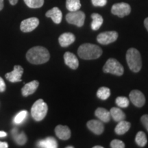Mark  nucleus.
I'll return each mask as SVG.
<instances>
[{
	"label": "nucleus",
	"mask_w": 148,
	"mask_h": 148,
	"mask_svg": "<svg viewBox=\"0 0 148 148\" xmlns=\"http://www.w3.org/2000/svg\"><path fill=\"white\" fill-rule=\"evenodd\" d=\"M64 63L72 69H76L79 66V60L76 56L73 53L67 51L64 54Z\"/></svg>",
	"instance_id": "nucleus-13"
},
{
	"label": "nucleus",
	"mask_w": 148,
	"mask_h": 148,
	"mask_svg": "<svg viewBox=\"0 0 148 148\" xmlns=\"http://www.w3.org/2000/svg\"><path fill=\"white\" fill-rule=\"evenodd\" d=\"M104 73H111L113 75L121 76L123 74L124 69L122 64L114 58H109L103 67Z\"/></svg>",
	"instance_id": "nucleus-5"
},
{
	"label": "nucleus",
	"mask_w": 148,
	"mask_h": 148,
	"mask_svg": "<svg viewBox=\"0 0 148 148\" xmlns=\"http://www.w3.org/2000/svg\"><path fill=\"white\" fill-rule=\"evenodd\" d=\"M3 8V0H0V10H1Z\"/></svg>",
	"instance_id": "nucleus-38"
},
{
	"label": "nucleus",
	"mask_w": 148,
	"mask_h": 148,
	"mask_svg": "<svg viewBox=\"0 0 148 148\" xmlns=\"http://www.w3.org/2000/svg\"><path fill=\"white\" fill-rule=\"evenodd\" d=\"M93 148H103V147L100 145H96V146H94Z\"/></svg>",
	"instance_id": "nucleus-39"
},
{
	"label": "nucleus",
	"mask_w": 148,
	"mask_h": 148,
	"mask_svg": "<svg viewBox=\"0 0 148 148\" xmlns=\"http://www.w3.org/2000/svg\"><path fill=\"white\" fill-rule=\"evenodd\" d=\"M12 134H13V138L14 140L18 145H24L27 141V136L24 132H21L18 134V130L16 128H14L12 131Z\"/></svg>",
	"instance_id": "nucleus-23"
},
{
	"label": "nucleus",
	"mask_w": 148,
	"mask_h": 148,
	"mask_svg": "<svg viewBox=\"0 0 148 148\" xmlns=\"http://www.w3.org/2000/svg\"><path fill=\"white\" fill-rule=\"evenodd\" d=\"M5 90V84L3 79L0 77V92H3Z\"/></svg>",
	"instance_id": "nucleus-33"
},
{
	"label": "nucleus",
	"mask_w": 148,
	"mask_h": 148,
	"mask_svg": "<svg viewBox=\"0 0 148 148\" xmlns=\"http://www.w3.org/2000/svg\"><path fill=\"white\" fill-rule=\"evenodd\" d=\"M24 2L29 8H38L44 4V0H23Z\"/></svg>",
	"instance_id": "nucleus-27"
},
{
	"label": "nucleus",
	"mask_w": 148,
	"mask_h": 148,
	"mask_svg": "<svg viewBox=\"0 0 148 148\" xmlns=\"http://www.w3.org/2000/svg\"><path fill=\"white\" fill-rule=\"evenodd\" d=\"M27 116V112L26 110H22L19 112L14 118V123L15 124H20L23 123L24 120L26 119Z\"/></svg>",
	"instance_id": "nucleus-28"
},
{
	"label": "nucleus",
	"mask_w": 148,
	"mask_h": 148,
	"mask_svg": "<svg viewBox=\"0 0 148 148\" xmlns=\"http://www.w3.org/2000/svg\"><path fill=\"white\" fill-rule=\"evenodd\" d=\"M110 116L113 119L114 121L119 122L122 120H125V114L124 112L122 111L121 109L116 107H113L110 109Z\"/></svg>",
	"instance_id": "nucleus-21"
},
{
	"label": "nucleus",
	"mask_w": 148,
	"mask_h": 148,
	"mask_svg": "<svg viewBox=\"0 0 148 148\" xmlns=\"http://www.w3.org/2000/svg\"><path fill=\"white\" fill-rule=\"evenodd\" d=\"M55 133L57 137L61 140H68L71 135L69 127L66 125H58L56 127Z\"/></svg>",
	"instance_id": "nucleus-14"
},
{
	"label": "nucleus",
	"mask_w": 148,
	"mask_h": 148,
	"mask_svg": "<svg viewBox=\"0 0 148 148\" xmlns=\"http://www.w3.org/2000/svg\"><path fill=\"white\" fill-rule=\"evenodd\" d=\"M8 1H9V2H10V4L12 5L16 4L18 2V0H8Z\"/></svg>",
	"instance_id": "nucleus-36"
},
{
	"label": "nucleus",
	"mask_w": 148,
	"mask_h": 148,
	"mask_svg": "<svg viewBox=\"0 0 148 148\" xmlns=\"http://www.w3.org/2000/svg\"><path fill=\"white\" fill-rule=\"evenodd\" d=\"M110 147L112 148H124L125 144L121 140L114 139L111 141Z\"/></svg>",
	"instance_id": "nucleus-30"
},
{
	"label": "nucleus",
	"mask_w": 148,
	"mask_h": 148,
	"mask_svg": "<svg viewBox=\"0 0 148 148\" xmlns=\"http://www.w3.org/2000/svg\"><path fill=\"white\" fill-rule=\"evenodd\" d=\"M39 24V20L36 17H31L22 21L20 25V29L23 32H32L36 29Z\"/></svg>",
	"instance_id": "nucleus-10"
},
{
	"label": "nucleus",
	"mask_w": 148,
	"mask_h": 148,
	"mask_svg": "<svg viewBox=\"0 0 148 148\" xmlns=\"http://www.w3.org/2000/svg\"><path fill=\"white\" fill-rule=\"evenodd\" d=\"M7 136V133L3 131H0V137H5Z\"/></svg>",
	"instance_id": "nucleus-37"
},
{
	"label": "nucleus",
	"mask_w": 148,
	"mask_h": 148,
	"mask_svg": "<svg viewBox=\"0 0 148 148\" xmlns=\"http://www.w3.org/2000/svg\"><path fill=\"white\" fill-rule=\"evenodd\" d=\"M140 121L148 132V114H144L140 118Z\"/></svg>",
	"instance_id": "nucleus-32"
},
{
	"label": "nucleus",
	"mask_w": 148,
	"mask_h": 148,
	"mask_svg": "<svg viewBox=\"0 0 148 148\" xmlns=\"http://www.w3.org/2000/svg\"><path fill=\"white\" fill-rule=\"evenodd\" d=\"M144 25H145V28L147 29V32H148V17L146 18L145 20H144Z\"/></svg>",
	"instance_id": "nucleus-35"
},
{
	"label": "nucleus",
	"mask_w": 148,
	"mask_h": 148,
	"mask_svg": "<svg viewBox=\"0 0 148 148\" xmlns=\"http://www.w3.org/2000/svg\"><path fill=\"white\" fill-rule=\"evenodd\" d=\"M90 16L92 19L91 25H90L91 29L92 30H97L100 28L101 25H102L103 21V17L100 14L97 13H92Z\"/></svg>",
	"instance_id": "nucleus-22"
},
{
	"label": "nucleus",
	"mask_w": 148,
	"mask_h": 148,
	"mask_svg": "<svg viewBox=\"0 0 148 148\" xmlns=\"http://www.w3.org/2000/svg\"><path fill=\"white\" fill-rule=\"evenodd\" d=\"M131 12V7L127 3H117L114 4L111 8V12L114 15L118 16L120 18H123L130 14Z\"/></svg>",
	"instance_id": "nucleus-7"
},
{
	"label": "nucleus",
	"mask_w": 148,
	"mask_h": 148,
	"mask_svg": "<svg viewBox=\"0 0 148 148\" xmlns=\"http://www.w3.org/2000/svg\"><path fill=\"white\" fill-rule=\"evenodd\" d=\"M39 82L37 80H33L32 82L25 84V86L22 88L21 93L24 97H27L29 95H32L36 91L38 87Z\"/></svg>",
	"instance_id": "nucleus-16"
},
{
	"label": "nucleus",
	"mask_w": 148,
	"mask_h": 148,
	"mask_svg": "<svg viewBox=\"0 0 148 148\" xmlns=\"http://www.w3.org/2000/svg\"><path fill=\"white\" fill-rule=\"evenodd\" d=\"M66 7L69 12L79 10L81 8V3L79 0H66Z\"/></svg>",
	"instance_id": "nucleus-24"
},
{
	"label": "nucleus",
	"mask_w": 148,
	"mask_h": 148,
	"mask_svg": "<svg viewBox=\"0 0 148 148\" xmlns=\"http://www.w3.org/2000/svg\"><path fill=\"white\" fill-rule=\"evenodd\" d=\"M110 95V90L108 88L102 87L99 88L97 92V96L99 99L101 100H106Z\"/></svg>",
	"instance_id": "nucleus-26"
},
{
	"label": "nucleus",
	"mask_w": 148,
	"mask_h": 148,
	"mask_svg": "<svg viewBox=\"0 0 148 148\" xmlns=\"http://www.w3.org/2000/svg\"><path fill=\"white\" fill-rule=\"evenodd\" d=\"M131 127V123L128 121L122 120L118 122V124L116 125L114 132L118 135H123L129 130Z\"/></svg>",
	"instance_id": "nucleus-20"
},
{
	"label": "nucleus",
	"mask_w": 148,
	"mask_h": 148,
	"mask_svg": "<svg viewBox=\"0 0 148 148\" xmlns=\"http://www.w3.org/2000/svg\"><path fill=\"white\" fill-rule=\"evenodd\" d=\"M8 147V143L5 142H1L0 141V148H7Z\"/></svg>",
	"instance_id": "nucleus-34"
},
{
	"label": "nucleus",
	"mask_w": 148,
	"mask_h": 148,
	"mask_svg": "<svg viewBox=\"0 0 148 148\" xmlns=\"http://www.w3.org/2000/svg\"><path fill=\"white\" fill-rule=\"evenodd\" d=\"M135 142L137 144V145L140 147H143L146 145L147 143V138L145 133L143 131H139L137 132L135 137Z\"/></svg>",
	"instance_id": "nucleus-25"
},
{
	"label": "nucleus",
	"mask_w": 148,
	"mask_h": 148,
	"mask_svg": "<svg viewBox=\"0 0 148 148\" xmlns=\"http://www.w3.org/2000/svg\"><path fill=\"white\" fill-rule=\"evenodd\" d=\"M75 37L71 32H65L59 36L58 42L61 47H68L75 41Z\"/></svg>",
	"instance_id": "nucleus-15"
},
{
	"label": "nucleus",
	"mask_w": 148,
	"mask_h": 148,
	"mask_svg": "<svg viewBox=\"0 0 148 148\" xmlns=\"http://www.w3.org/2000/svg\"><path fill=\"white\" fill-rule=\"evenodd\" d=\"M91 2L94 6L103 7L106 5L107 0H91Z\"/></svg>",
	"instance_id": "nucleus-31"
},
{
	"label": "nucleus",
	"mask_w": 148,
	"mask_h": 148,
	"mask_svg": "<svg viewBox=\"0 0 148 148\" xmlns=\"http://www.w3.org/2000/svg\"><path fill=\"white\" fill-rule=\"evenodd\" d=\"M66 148H73V146H67Z\"/></svg>",
	"instance_id": "nucleus-40"
},
{
	"label": "nucleus",
	"mask_w": 148,
	"mask_h": 148,
	"mask_svg": "<svg viewBox=\"0 0 148 148\" xmlns=\"http://www.w3.org/2000/svg\"><path fill=\"white\" fill-rule=\"evenodd\" d=\"M28 62L34 64H40L47 62L50 58L49 51L42 46H36L29 49L26 53Z\"/></svg>",
	"instance_id": "nucleus-1"
},
{
	"label": "nucleus",
	"mask_w": 148,
	"mask_h": 148,
	"mask_svg": "<svg viewBox=\"0 0 148 148\" xmlns=\"http://www.w3.org/2000/svg\"><path fill=\"white\" fill-rule=\"evenodd\" d=\"M78 56L84 60L97 59L102 54V49L97 45L90 43H84L79 46L77 49Z\"/></svg>",
	"instance_id": "nucleus-2"
},
{
	"label": "nucleus",
	"mask_w": 148,
	"mask_h": 148,
	"mask_svg": "<svg viewBox=\"0 0 148 148\" xmlns=\"http://www.w3.org/2000/svg\"><path fill=\"white\" fill-rule=\"evenodd\" d=\"M48 107L47 103L42 99H38L32 105L31 108V114L35 121H40L47 115Z\"/></svg>",
	"instance_id": "nucleus-4"
},
{
	"label": "nucleus",
	"mask_w": 148,
	"mask_h": 148,
	"mask_svg": "<svg viewBox=\"0 0 148 148\" xmlns=\"http://www.w3.org/2000/svg\"><path fill=\"white\" fill-rule=\"evenodd\" d=\"M45 16L47 17L51 18L52 21L56 24L60 23V22L62 21V14L61 10L58 7H54V8L51 9V10H48L46 12Z\"/></svg>",
	"instance_id": "nucleus-17"
},
{
	"label": "nucleus",
	"mask_w": 148,
	"mask_h": 148,
	"mask_svg": "<svg viewBox=\"0 0 148 148\" xmlns=\"http://www.w3.org/2000/svg\"><path fill=\"white\" fill-rule=\"evenodd\" d=\"M37 145L42 148H56L58 147V143L53 137H47L39 140L37 143Z\"/></svg>",
	"instance_id": "nucleus-19"
},
{
	"label": "nucleus",
	"mask_w": 148,
	"mask_h": 148,
	"mask_svg": "<svg viewBox=\"0 0 148 148\" xmlns=\"http://www.w3.org/2000/svg\"><path fill=\"white\" fill-rule=\"evenodd\" d=\"M115 102L119 107H121V108H126L129 106L130 101L127 97H116Z\"/></svg>",
	"instance_id": "nucleus-29"
},
{
	"label": "nucleus",
	"mask_w": 148,
	"mask_h": 148,
	"mask_svg": "<svg viewBox=\"0 0 148 148\" xmlns=\"http://www.w3.org/2000/svg\"><path fill=\"white\" fill-rule=\"evenodd\" d=\"M126 61L131 71L137 73L142 67L141 56L139 51L135 48H130L126 52Z\"/></svg>",
	"instance_id": "nucleus-3"
},
{
	"label": "nucleus",
	"mask_w": 148,
	"mask_h": 148,
	"mask_svg": "<svg viewBox=\"0 0 148 148\" xmlns=\"http://www.w3.org/2000/svg\"><path fill=\"white\" fill-rule=\"evenodd\" d=\"M130 99L135 106L143 107L145 103V97L141 91L138 90H133L130 92Z\"/></svg>",
	"instance_id": "nucleus-9"
},
{
	"label": "nucleus",
	"mask_w": 148,
	"mask_h": 148,
	"mask_svg": "<svg viewBox=\"0 0 148 148\" xmlns=\"http://www.w3.org/2000/svg\"><path fill=\"white\" fill-rule=\"evenodd\" d=\"M86 125L92 133L97 135L101 134L104 130V125L100 120L99 121L95 119L90 120L87 122Z\"/></svg>",
	"instance_id": "nucleus-12"
},
{
	"label": "nucleus",
	"mask_w": 148,
	"mask_h": 148,
	"mask_svg": "<svg viewBox=\"0 0 148 148\" xmlns=\"http://www.w3.org/2000/svg\"><path fill=\"white\" fill-rule=\"evenodd\" d=\"M95 115L103 123H108L110 121L111 116L110 111L103 108H98L95 111Z\"/></svg>",
	"instance_id": "nucleus-18"
},
{
	"label": "nucleus",
	"mask_w": 148,
	"mask_h": 148,
	"mask_svg": "<svg viewBox=\"0 0 148 148\" xmlns=\"http://www.w3.org/2000/svg\"><path fill=\"white\" fill-rule=\"evenodd\" d=\"M65 18L66 21L69 23L73 24L77 27H82L84 23L85 14L80 10L74 11L69 12Z\"/></svg>",
	"instance_id": "nucleus-6"
},
{
	"label": "nucleus",
	"mask_w": 148,
	"mask_h": 148,
	"mask_svg": "<svg viewBox=\"0 0 148 148\" xmlns=\"http://www.w3.org/2000/svg\"><path fill=\"white\" fill-rule=\"evenodd\" d=\"M117 38L118 33L116 31H108L98 34L97 40L101 45H108L115 41Z\"/></svg>",
	"instance_id": "nucleus-8"
},
{
	"label": "nucleus",
	"mask_w": 148,
	"mask_h": 148,
	"mask_svg": "<svg viewBox=\"0 0 148 148\" xmlns=\"http://www.w3.org/2000/svg\"><path fill=\"white\" fill-rule=\"evenodd\" d=\"M23 73V69L21 66L15 65L13 71L5 74V77L11 82H21V77Z\"/></svg>",
	"instance_id": "nucleus-11"
}]
</instances>
